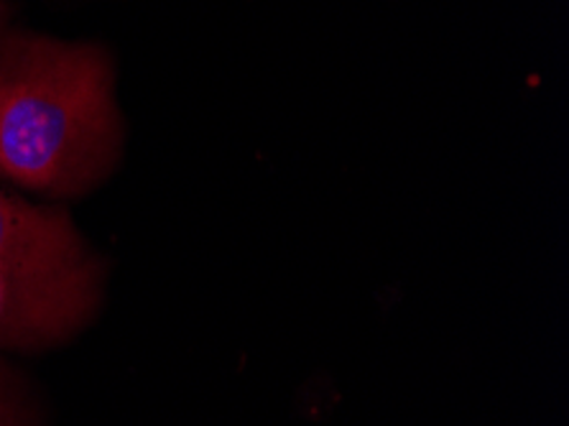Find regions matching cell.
<instances>
[{
	"mask_svg": "<svg viewBox=\"0 0 569 426\" xmlns=\"http://www.w3.org/2000/svg\"><path fill=\"white\" fill-rule=\"evenodd\" d=\"M123 149L116 72L98 43L0 33V177L72 197L102 181Z\"/></svg>",
	"mask_w": 569,
	"mask_h": 426,
	"instance_id": "cell-1",
	"label": "cell"
},
{
	"mask_svg": "<svg viewBox=\"0 0 569 426\" xmlns=\"http://www.w3.org/2000/svg\"><path fill=\"white\" fill-rule=\"evenodd\" d=\"M98 264L62 210L0 189V345L72 335L98 301Z\"/></svg>",
	"mask_w": 569,
	"mask_h": 426,
	"instance_id": "cell-2",
	"label": "cell"
},
{
	"mask_svg": "<svg viewBox=\"0 0 569 426\" xmlns=\"http://www.w3.org/2000/svg\"><path fill=\"white\" fill-rule=\"evenodd\" d=\"M0 426H16V424H13V419H8V414H6L3 404H0Z\"/></svg>",
	"mask_w": 569,
	"mask_h": 426,
	"instance_id": "cell-3",
	"label": "cell"
},
{
	"mask_svg": "<svg viewBox=\"0 0 569 426\" xmlns=\"http://www.w3.org/2000/svg\"><path fill=\"white\" fill-rule=\"evenodd\" d=\"M6 21V0H0V23Z\"/></svg>",
	"mask_w": 569,
	"mask_h": 426,
	"instance_id": "cell-4",
	"label": "cell"
}]
</instances>
